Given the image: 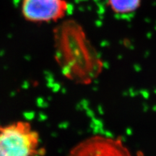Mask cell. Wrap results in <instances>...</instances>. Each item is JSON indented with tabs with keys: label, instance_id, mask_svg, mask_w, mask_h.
Here are the masks:
<instances>
[{
	"label": "cell",
	"instance_id": "1",
	"mask_svg": "<svg viewBox=\"0 0 156 156\" xmlns=\"http://www.w3.org/2000/svg\"><path fill=\"white\" fill-rule=\"evenodd\" d=\"M53 35L54 59L66 79L88 85L98 78L104 62L80 23L64 21L54 28Z\"/></svg>",
	"mask_w": 156,
	"mask_h": 156
},
{
	"label": "cell",
	"instance_id": "2",
	"mask_svg": "<svg viewBox=\"0 0 156 156\" xmlns=\"http://www.w3.org/2000/svg\"><path fill=\"white\" fill-rule=\"evenodd\" d=\"M39 146L40 136L30 122L0 124V156H36Z\"/></svg>",
	"mask_w": 156,
	"mask_h": 156
},
{
	"label": "cell",
	"instance_id": "3",
	"mask_svg": "<svg viewBox=\"0 0 156 156\" xmlns=\"http://www.w3.org/2000/svg\"><path fill=\"white\" fill-rule=\"evenodd\" d=\"M67 156H132V154L122 140L96 134L78 142Z\"/></svg>",
	"mask_w": 156,
	"mask_h": 156
},
{
	"label": "cell",
	"instance_id": "4",
	"mask_svg": "<svg viewBox=\"0 0 156 156\" xmlns=\"http://www.w3.org/2000/svg\"><path fill=\"white\" fill-rule=\"evenodd\" d=\"M65 0H23L21 12L26 20L41 23L57 22L67 14Z\"/></svg>",
	"mask_w": 156,
	"mask_h": 156
},
{
	"label": "cell",
	"instance_id": "5",
	"mask_svg": "<svg viewBox=\"0 0 156 156\" xmlns=\"http://www.w3.org/2000/svg\"><path fill=\"white\" fill-rule=\"evenodd\" d=\"M111 8L118 14H126L135 11L140 5V0H109Z\"/></svg>",
	"mask_w": 156,
	"mask_h": 156
}]
</instances>
